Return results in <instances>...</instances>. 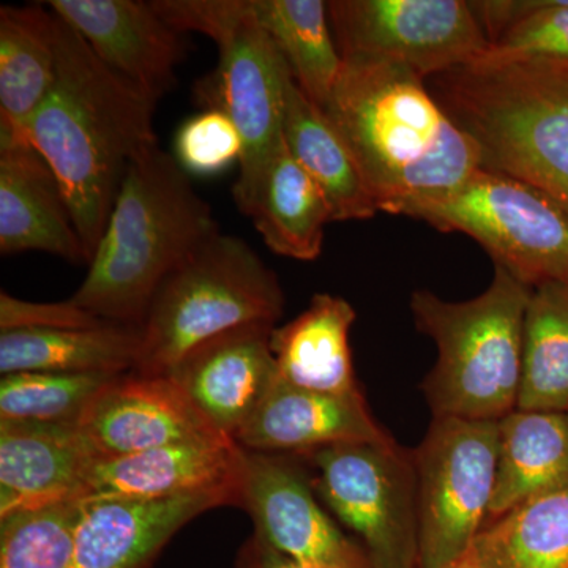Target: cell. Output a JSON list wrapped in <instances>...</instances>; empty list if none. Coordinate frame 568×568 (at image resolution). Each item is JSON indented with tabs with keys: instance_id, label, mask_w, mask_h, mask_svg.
<instances>
[{
	"instance_id": "8",
	"label": "cell",
	"mask_w": 568,
	"mask_h": 568,
	"mask_svg": "<svg viewBox=\"0 0 568 568\" xmlns=\"http://www.w3.org/2000/svg\"><path fill=\"white\" fill-rule=\"evenodd\" d=\"M294 457L328 514L364 548L372 568H418L413 452L392 439L338 444Z\"/></svg>"
},
{
	"instance_id": "6",
	"label": "cell",
	"mask_w": 568,
	"mask_h": 568,
	"mask_svg": "<svg viewBox=\"0 0 568 568\" xmlns=\"http://www.w3.org/2000/svg\"><path fill=\"white\" fill-rule=\"evenodd\" d=\"M283 310L284 294L274 272L242 239L219 231L156 291L140 328L133 373L166 376L207 339L244 325H275Z\"/></svg>"
},
{
	"instance_id": "11",
	"label": "cell",
	"mask_w": 568,
	"mask_h": 568,
	"mask_svg": "<svg viewBox=\"0 0 568 568\" xmlns=\"http://www.w3.org/2000/svg\"><path fill=\"white\" fill-rule=\"evenodd\" d=\"M342 61L392 62L436 77L487 54L489 41L463 0H332Z\"/></svg>"
},
{
	"instance_id": "19",
	"label": "cell",
	"mask_w": 568,
	"mask_h": 568,
	"mask_svg": "<svg viewBox=\"0 0 568 568\" xmlns=\"http://www.w3.org/2000/svg\"><path fill=\"white\" fill-rule=\"evenodd\" d=\"M364 394L305 390L276 377L256 413L235 436L245 450L302 455L338 444L387 443Z\"/></svg>"
},
{
	"instance_id": "23",
	"label": "cell",
	"mask_w": 568,
	"mask_h": 568,
	"mask_svg": "<svg viewBox=\"0 0 568 568\" xmlns=\"http://www.w3.org/2000/svg\"><path fill=\"white\" fill-rule=\"evenodd\" d=\"M241 212L253 220L272 252L297 261L320 256L325 226L334 222L323 190L291 155L284 140Z\"/></svg>"
},
{
	"instance_id": "7",
	"label": "cell",
	"mask_w": 568,
	"mask_h": 568,
	"mask_svg": "<svg viewBox=\"0 0 568 568\" xmlns=\"http://www.w3.org/2000/svg\"><path fill=\"white\" fill-rule=\"evenodd\" d=\"M181 33L209 37L219 50L215 70L194 85L204 110L222 111L244 140L233 196L244 207L257 179L282 145L284 99L291 71L254 17L250 0H153Z\"/></svg>"
},
{
	"instance_id": "20",
	"label": "cell",
	"mask_w": 568,
	"mask_h": 568,
	"mask_svg": "<svg viewBox=\"0 0 568 568\" xmlns=\"http://www.w3.org/2000/svg\"><path fill=\"white\" fill-rule=\"evenodd\" d=\"M241 466L242 447L234 440L182 443L100 458L89 473L81 500L168 499L207 491H230L237 499Z\"/></svg>"
},
{
	"instance_id": "30",
	"label": "cell",
	"mask_w": 568,
	"mask_h": 568,
	"mask_svg": "<svg viewBox=\"0 0 568 568\" xmlns=\"http://www.w3.org/2000/svg\"><path fill=\"white\" fill-rule=\"evenodd\" d=\"M110 373L24 372L0 379V420L80 424L97 396L115 377Z\"/></svg>"
},
{
	"instance_id": "17",
	"label": "cell",
	"mask_w": 568,
	"mask_h": 568,
	"mask_svg": "<svg viewBox=\"0 0 568 568\" xmlns=\"http://www.w3.org/2000/svg\"><path fill=\"white\" fill-rule=\"evenodd\" d=\"M100 458L80 424L0 420V519L81 500Z\"/></svg>"
},
{
	"instance_id": "21",
	"label": "cell",
	"mask_w": 568,
	"mask_h": 568,
	"mask_svg": "<svg viewBox=\"0 0 568 568\" xmlns=\"http://www.w3.org/2000/svg\"><path fill=\"white\" fill-rule=\"evenodd\" d=\"M355 317L354 306L345 298L313 295L304 313L272 332L280 379L323 394H364L355 377L349 345Z\"/></svg>"
},
{
	"instance_id": "4",
	"label": "cell",
	"mask_w": 568,
	"mask_h": 568,
	"mask_svg": "<svg viewBox=\"0 0 568 568\" xmlns=\"http://www.w3.org/2000/svg\"><path fill=\"white\" fill-rule=\"evenodd\" d=\"M481 168L544 190L568 215V63H484L428 78Z\"/></svg>"
},
{
	"instance_id": "18",
	"label": "cell",
	"mask_w": 568,
	"mask_h": 568,
	"mask_svg": "<svg viewBox=\"0 0 568 568\" xmlns=\"http://www.w3.org/2000/svg\"><path fill=\"white\" fill-rule=\"evenodd\" d=\"M91 263L58 175L31 142L0 140V253Z\"/></svg>"
},
{
	"instance_id": "28",
	"label": "cell",
	"mask_w": 568,
	"mask_h": 568,
	"mask_svg": "<svg viewBox=\"0 0 568 568\" xmlns=\"http://www.w3.org/2000/svg\"><path fill=\"white\" fill-rule=\"evenodd\" d=\"M517 409L568 413V283L530 291Z\"/></svg>"
},
{
	"instance_id": "31",
	"label": "cell",
	"mask_w": 568,
	"mask_h": 568,
	"mask_svg": "<svg viewBox=\"0 0 568 568\" xmlns=\"http://www.w3.org/2000/svg\"><path fill=\"white\" fill-rule=\"evenodd\" d=\"M82 500H63L0 519V568H69Z\"/></svg>"
},
{
	"instance_id": "13",
	"label": "cell",
	"mask_w": 568,
	"mask_h": 568,
	"mask_svg": "<svg viewBox=\"0 0 568 568\" xmlns=\"http://www.w3.org/2000/svg\"><path fill=\"white\" fill-rule=\"evenodd\" d=\"M52 13L71 26L115 74L159 104L178 84L186 55L183 33L142 0H51Z\"/></svg>"
},
{
	"instance_id": "2",
	"label": "cell",
	"mask_w": 568,
	"mask_h": 568,
	"mask_svg": "<svg viewBox=\"0 0 568 568\" xmlns=\"http://www.w3.org/2000/svg\"><path fill=\"white\" fill-rule=\"evenodd\" d=\"M55 80L28 141L58 175L89 257L104 233L130 162L159 144L156 103L108 69L54 13Z\"/></svg>"
},
{
	"instance_id": "1",
	"label": "cell",
	"mask_w": 568,
	"mask_h": 568,
	"mask_svg": "<svg viewBox=\"0 0 568 568\" xmlns=\"http://www.w3.org/2000/svg\"><path fill=\"white\" fill-rule=\"evenodd\" d=\"M425 81L399 63L343 61L323 110L353 151L379 212L417 220L481 168L477 142Z\"/></svg>"
},
{
	"instance_id": "35",
	"label": "cell",
	"mask_w": 568,
	"mask_h": 568,
	"mask_svg": "<svg viewBox=\"0 0 568 568\" xmlns=\"http://www.w3.org/2000/svg\"><path fill=\"white\" fill-rule=\"evenodd\" d=\"M235 568H331L298 562L275 551L257 537H250L239 549Z\"/></svg>"
},
{
	"instance_id": "9",
	"label": "cell",
	"mask_w": 568,
	"mask_h": 568,
	"mask_svg": "<svg viewBox=\"0 0 568 568\" xmlns=\"http://www.w3.org/2000/svg\"><path fill=\"white\" fill-rule=\"evenodd\" d=\"M418 220L443 233L469 235L495 265L530 287L568 283V215L532 183L480 168L454 196Z\"/></svg>"
},
{
	"instance_id": "22",
	"label": "cell",
	"mask_w": 568,
	"mask_h": 568,
	"mask_svg": "<svg viewBox=\"0 0 568 568\" xmlns=\"http://www.w3.org/2000/svg\"><path fill=\"white\" fill-rule=\"evenodd\" d=\"M568 488V413L515 409L497 420L496 484L489 518Z\"/></svg>"
},
{
	"instance_id": "12",
	"label": "cell",
	"mask_w": 568,
	"mask_h": 568,
	"mask_svg": "<svg viewBox=\"0 0 568 568\" xmlns=\"http://www.w3.org/2000/svg\"><path fill=\"white\" fill-rule=\"evenodd\" d=\"M237 506L254 537L287 558L331 568H372L366 552L328 514L294 455L242 448Z\"/></svg>"
},
{
	"instance_id": "10",
	"label": "cell",
	"mask_w": 568,
	"mask_h": 568,
	"mask_svg": "<svg viewBox=\"0 0 568 568\" xmlns=\"http://www.w3.org/2000/svg\"><path fill=\"white\" fill-rule=\"evenodd\" d=\"M418 499V568H443L487 526L496 484L497 422L433 417L413 450Z\"/></svg>"
},
{
	"instance_id": "26",
	"label": "cell",
	"mask_w": 568,
	"mask_h": 568,
	"mask_svg": "<svg viewBox=\"0 0 568 568\" xmlns=\"http://www.w3.org/2000/svg\"><path fill=\"white\" fill-rule=\"evenodd\" d=\"M140 328L108 324L97 328H21L0 334V375L13 373L133 372Z\"/></svg>"
},
{
	"instance_id": "32",
	"label": "cell",
	"mask_w": 568,
	"mask_h": 568,
	"mask_svg": "<svg viewBox=\"0 0 568 568\" xmlns=\"http://www.w3.org/2000/svg\"><path fill=\"white\" fill-rule=\"evenodd\" d=\"M476 62L568 63V0H538L537 9L489 44Z\"/></svg>"
},
{
	"instance_id": "24",
	"label": "cell",
	"mask_w": 568,
	"mask_h": 568,
	"mask_svg": "<svg viewBox=\"0 0 568 568\" xmlns=\"http://www.w3.org/2000/svg\"><path fill=\"white\" fill-rule=\"evenodd\" d=\"M283 138L287 151L315 179L334 222L373 219L379 209L349 145L327 114L287 80Z\"/></svg>"
},
{
	"instance_id": "25",
	"label": "cell",
	"mask_w": 568,
	"mask_h": 568,
	"mask_svg": "<svg viewBox=\"0 0 568 568\" xmlns=\"http://www.w3.org/2000/svg\"><path fill=\"white\" fill-rule=\"evenodd\" d=\"M54 13L48 7L0 9V140L28 141L33 115L55 80Z\"/></svg>"
},
{
	"instance_id": "16",
	"label": "cell",
	"mask_w": 568,
	"mask_h": 568,
	"mask_svg": "<svg viewBox=\"0 0 568 568\" xmlns=\"http://www.w3.org/2000/svg\"><path fill=\"white\" fill-rule=\"evenodd\" d=\"M235 503L230 491L151 500H82L69 568H153L183 526L204 511Z\"/></svg>"
},
{
	"instance_id": "3",
	"label": "cell",
	"mask_w": 568,
	"mask_h": 568,
	"mask_svg": "<svg viewBox=\"0 0 568 568\" xmlns=\"http://www.w3.org/2000/svg\"><path fill=\"white\" fill-rule=\"evenodd\" d=\"M219 231L186 171L151 145L126 168L88 275L70 301L106 323L141 328L166 276Z\"/></svg>"
},
{
	"instance_id": "33",
	"label": "cell",
	"mask_w": 568,
	"mask_h": 568,
	"mask_svg": "<svg viewBox=\"0 0 568 568\" xmlns=\"http://www.w3.org/2000/svg\"><path fill=\"white\" fill-rule=\"evenodd\" d=\"M244 140L222 111L204 110L189 119L175 136V155L186 173L212 175L241 162Z\"/></svg>"
},
{
	"instance_id": "29",
	"label": "cell",
	"mask_w": 568,
	"mask_h": 568,
	"mask_svg": "<svg viewBox=\"0 0 568 568\" xmlns=\"http://www.w3.org/2000/svg\"><path fill=\"white\" fill-rule=\"evenodd\" d=\"M470 551L478 568H568V488L491 519Z\"/></svg>"
},
{
	"instance_id": "15",
	"label": "cell",
	"mask_w": 568,
	"mask_h": 568,
	"mask_svg": "<svg viewBox=\"0 0 568 568\" xmlns=\"http://www.w3.org/2000/svg\"><path fill=\"white\" fill-rule=\"evenodd\" d=\"M275 325L234 328L194 347L168 377L223 436L235 443L274 386L278 373L271 338Z\"/></svg>"
},
{
	"instance_id": "34",
	"label": "cell",
	"mask_w": 568,
	"mask_h": 568,
	"mask_svg": "<svg viewBox=\"0 0 568 568\" xmlns=\"http://www.w3.org/2000/svg\"><path fill=\"white\" fill-rule=\"evenodd\" d=\"M112 323L91 315L73 302H28L0 293V331L21 328H97Z\"/></svg>"
},
{
	"instance_id": "27",
	"label": "cell",
	"mask_w": 568,
	"mask_h": 568,
	"mask_svg": "<svg viewBox=\"0 0 568 568\" xmlns=\"http://www.w3.org/2000/svg\"><path fill=\"white\" fill-rule=\"evenodd\" d=\"M257 22L274 41L295 84L324 110L343 61L336 48L327 2L323 0H250Z\"/></svg>"
},
{
	"instance_id": "5",
	"label": "cell",
	"mask_w": 568,
	"mask_h": 568,
	"mask_svg": "<svg viewBox=\"0 0 568 568\" xmlns=\"http://www.w3.org/2000/svg\"><path fill=\"white\" fill-rule=\"evenodd\" d=\"M530 291L495 265L487 291L470 301L447 302L426 290L413 294L417 328L437 347L422 383L433 417L497 422L517 409Z\"/></svg>"
},
{
	"instance_id": "36",
	"label": "cell",
	"mask_w": 568,
	"mask_h": 568,
	"mask_svg": "<svg viewBox=\"0 0 568 568\" xmlns=\"http://www.w3.org/2000/svg\"><path fill=\"white\" fill-rule=\"evenodd\" d=\"M443 568H478L477 560L474 558L473 551H467L463 558L455 560V562L448 564Z\"/></svg>"
},
{
	"instance_id": "14",
	"label": "cell",
	"mask_w": 568,
	"mask_h": 568,
	"mask_svg": "<svg viewBox=\"0 0 568 568\" xmlns=\"http://www.w3.org/2000/svg\"><path fill=\"white\" fill-rule=\"evenodd\" d=\"M80 426L102 458L223 436L168 376L123 373L97 396Z\"/></svg>"
}]
</instances>
